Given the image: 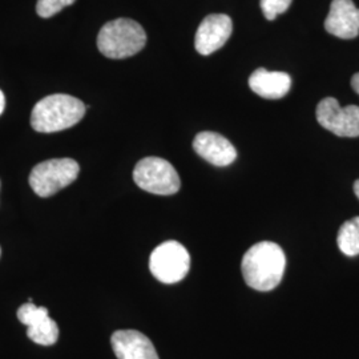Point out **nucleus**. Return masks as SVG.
<instances>
[{
	"label": "nucleus",
	"instance_id": "nucleus-1",
	"mask_svg": "<svg viewBox=\"0 0 359 359\" xmlns=\"http://www.w3.org/2000/svg\"><path fill=\"white\" fill-rule=\"evenodd\" d=\"M286 257L280 245L264 241L253 245L243 258L245 283L258 292H270L283 281Z\"/></svg>",
	"mask_w": 359,
	"mask_h": 359
},
{
	"label": "nucleus",
	"instance_id": "nucleus-2",
	"mask_svg": "<svg viewBox=\"0 0 359 359\" xmlns=\"http://www.w3.org/2000/svg\"><path fill=\"white\" fill-rule=\"evenodd\" d=\"M86 111L87 105L71 95H50L34 107L31 127L40 133L60 132L76 126Z\"/></svg>",
	"mask_w": 359,
	"mask_h": 359
},
{
	"label": "nucleus",
	"instance_id": "nucleus-3",
	"mask_svg": "<svg viewBox=\"0 0 359 359\" xmlns=\"http://www.w3.org/2000/svg\"><path fill=\"white\" fill-rule=\"evenodd\" d=\"M147 34L137 22L120 18L105 23L97 35V48L105 57L126 59L142 51Z\"/></svg>",
	"mask_w": 359,
	"mask_h": 359
},
{
	"label": "nucleus",
	"instance_id": "nucleus-4",
	"mask_svg": "<svg viewBox=\"0 0 359 359\" xmlns=\"http://www.w3.org/2000/svg\"><path fill=\"white\" fill-rule=\"evenodd\" d=\"M80 167L74 158H52L31 170L29 185L40 197H51L71 185L79 176Z\"/></svg>",
	"mask_w": 359,
	"mask_h": 359
},
{
	"label": "nucleus",
	"instance_id": "nucleus-5",
	"mask_svg": "<svg viewBox=\"0 0 359 359\" xmlns=\"http://www.w3.org/2000/svg\"><path fill=\"white\" fill-rule=\"evenodd\" d=\"M133 180L145 192L170 196L180 191L181 180L175 167L160 157H145L140 160L135 170Z\"/></svg>",
	"mask_w": 359,
	"mask_h": 359
},
{
	"label": "nucleus",
	"instance_id": "nucleus-6",
	"mask_svg": "<svg viewBox=\"0 0 359 359\" xmlns=\"http://www.w3.org/2000/svg\"><path fill=\"white\" fill-rule=\"evenodd\" d=\"M191 268V256L184 245L167 241L158 245L149 258V269L160 283H177L182 281Z\"/></svg>",
	"mask_w": 359,
	"mask_h": 359
},
{
	"label": "nucleus",
	"instance_id": "nucleus-7",
	"mask_svg": "<svg viewBox=\"0 0 359 359\" xmlns=\"http://www.w3.org/2000/svg\"><path fill=\"white\" fill-rule=\"evenodd\" d=\"M317 121L320 126L339 137H358L359 107H341L334 97H326L317 105Z\"/></svg>",
	"mask_w": 359,
	"mask_h": 359
},
{
	"label": "nucleus",
	"instance_id": "nucleus-8",
	"mask_svg": "<svg viewBox=\"0 0 359 359\" xmlns=\"http://www.w3.org/2000/svg\"><path fill=\"white\" fill-rule=\"evenodd\" d=\"M18 318L28 327V338L41 346H52L59 338V326L48 316L44 306H36L34 302H27L18 310Z\"/></svg>",
	"mask_w": 359,
	"mask_h": 359
},
{
	"label": "nucleus",
	"instance_id": "nucleus-9",
	"mask_svg": "<svg viewBox=\"0 0 359 359\" xmlns=\"http://www.w3.org/2000/svg\"><path fill=\"white\" fill-rule=\"evenodd\" d=\"M233 32L231 19L225 13H213L206 16L197 28L194 47L200 55H210L218 51L231 38Z\"/></svg>",
	"mask_w": 359,
	"mask_h": 359
},
{
	"label": "nucleus",
	"instance_id": "nucleus-10",
	"mask_svg": "<svg viewBox=\"0 0 359 359\" xmlns=\"http://www.w3.org/2000/svg\"><path fill=\"white\" fill-rule=\"evenodd\" d=\"M325 29L337 38H357L359 35V8L353 0H333L325 20Z\"/></svg>",
	"mask_w": 359,
	"mask_h": 359
},
{
	"label": "nucleus",
	"instance_id": "nucleus-11",
	"mask_svg": "<svg viewBox=\"0 0 359 359\" xmlns=\"http://www.w3.org/2000/svg\"><path fill=\"white\" fill-rule=\"evenodd\" d=\"M193 149L215 167H228L237 158L234 145L216 132H201L193 140Z\"/></svg>",
	"mask_w": 359,
	"mask_h": 359
},
{
	"label": "nucleus",
	"instance_id": "nucleus-12",
	"mask_svg": "<svg viewBox=\"0 0 359 359\" xmlns=\"http://www.w3.org/2000/svg\"><path fill=\"white\" fill-rule=\"evenodd\" d=\"M111 344L117 359H160L151 339L137 330H117Z\"/></svg>",
	"mask_w": 359,
	"mask_h": 359
},
{
	"label": "nucleus",
	"instance_id": "nucleus-13",
	"mask_svg": "<svg viewBox=\"0 0 359 359\" xmlns=\"http://www.w3.org/2000/svg\"><path fill=\"white\" fill-rule=\"evenodd\" d=\"M249 87L264 99H281L292 87V77L286 72L258 68L249 77Z\"/></svg>",
	"mask_w": 359,
	"mask_h": 359
},
{
	"label": "nucleus",
	"instance_id": "nucleus-14",
	"mask_svg": "<svg viewBox=\"0 0 359 359\" xmlns=\"http://www.w3.org/2000/svg\"><path fill=\"white\" fill-rule=\"evenodd\" d=\"M337 244L339 250L347 257L359 255V217L351 218L339 228Z\"/></svg>",
	"mask_w": 359,
	"mask_h": 359
},
{
	"label": "nucleus",
	"instance_id": "nucleus-15",
	"mask_svg": "<svg viewBox=\"0 0 359 359\" xmlns=\"http://www.w3.org/2000/svg\"><path fill=\"white\" fill-rule=\"evenodd\" d=\"M76 0H38L36 13L40 18L48 19L53 15L60 13L65 7L74 4Z\"/></svg>",
	"mask_w": 359,
	"mask_h": 359
},
{
	"label": "nucleus",
	"instance_id": "nucleus-16",
	"mask_svg": "<svg viewBox=\"0 0 359 359\" xmlns=\"http://www.w3.org/2000/svg\"><path fill=\"white\" fill-rule=\"evenodd\" d=\"M293 0H259L261 10L268 20H274L278 15L286 13Z\"/></svg>",
	"mask_w": 359,
	"mask_h": 359
},
{
	"label": "nucleus",
	"instance_id": "nucleus-17",
	"mask_svg": "<svg viewBox=\"0 0 359 359\" xmlns=\"http://www.w3.org/2000/svg\"><path fill=\"white\" fill-rule=\"evenodd\" d=\"M351 88L359 95V72L351 77Z\"/></svg>",
	"mask_w": 359,
	"mask_h": 359
},
{
	"label": "nucleus",
	"instance_id": "nucleus-18",
	"mask_svg": "<svg viewBox=\"0 0 359 359\" xmlns=\"http://www.w3.org/2000/svg\"><path fill=\"white\" fill-rule=\"evenodd\" d=\"M4 107H6V97H4V93L0 90V115L4 111Z\"/></svg>",
	"mask_w": 359,
	"mask_h": 359
},
{
	"label": "nucleus",
	"instance_id": "nucleus-19",
	"mask_svg": "<svg viewBox=\"0 0 359 359\" xmlns=\"http://www.w3.org/2000/svg\"><path fill=\"white\" fill-rule=\"evenodd\" d=\"M354 192H355L357 197L359 198V180H357V181L354 182Z\"/></svg>",
	"mask_w": 359,
	"mask_h": 359
}]
</instances>
